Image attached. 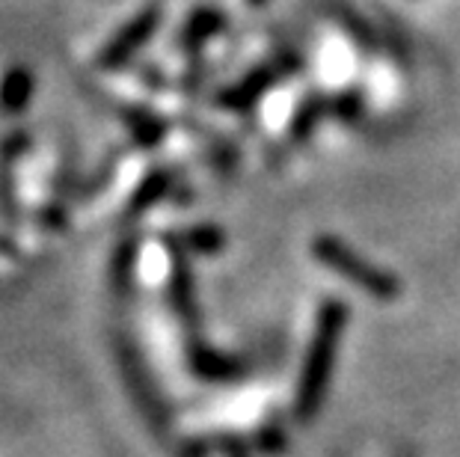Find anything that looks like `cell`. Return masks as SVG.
I'll use <instances>...</instances> for the list:
<instances>
[{
    "label": "cell",
    "instance_id": "1",
    "mask_svg": "<svg viewBox=\"0 0 460 457\" xmlns=\"http://www.w3.org/2000/svg\"><path fill=\"white\" fill-rule=\"evenodd\" d=\"M161 15L164 13H161L158 4L146 6L140 15H134L131 22L125 24L122 31L116 33L111 42H107L99 51V66H102V69H116V66H122L131 54H137V48H143L146 42H149V36L158 31Z\"/></svg>",
    "mask_w": 460,
    "mask_h": 457
},
{
    "label": "cell",
    "instance_id": "2",
    "mask_svg": "<svg viewBox=\"0 0 460 457\" xmlns=\"http://www.w3.org/2000/svg\"><path fill=\"white\" fill-rule=\"evenodd\" d=\"M217 31H223V15L217 9H197L188 24H184V33H181V42L188 48H197L205 39H211Z\"/></svg>",
    "mask_w": 460,
    "mask_h": 457
},
{
    "label": "cell",
    "instance_id": "3",
    "mask_svg": "<svg viewBox=\"0 0 460 457\" xmlns=\"http://www.w3.org/2000/svg\"><path fill=\"white\" fill-rule=\"evenodd\" d=\"M270 81H273V72L270 69L252 72L247 81H243L241 86H234V90H229L226 95H223V99H226V104H250Z\"/></svg>",
    "mask_w": 460,
    "mask_h": 457
},
{
    "label": "cell",
    "instance_id": "4",
    "mask_svg": "<svg viewBox=\"0 0 460 457\" xmlns=\"http://www.w3.org/2000/svg\"><path fill=\"white\" fill-rule=\"evenodd\" d=\"M27 92H31V72H27L24 66L9 69L6 81H4V104L6 107H22Z\"/></svg>",
    "mask_w": 460,
    "mask_h": 457
},
{
    "label": "cell",
    "instance_id": "5",
    "mask_svg": "<svg viewBox=\"0 0 460 457\" xmlns=\"http://www.w3.org/2000/svg\"><path fill=\"white\" fill-rule=\"evenodd\" d=\"M247 4H252V6H259V4H264V0H247Z\"/></svg>",
    "mask_w": 460,
    "mask_h": 457
}]
</instances>
